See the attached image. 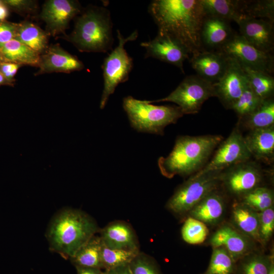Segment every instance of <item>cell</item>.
<instances>
[{"label":"cell","instance_id":"obj_1","mask_svg":"<svg viewBox=\"0 0 274 274\" xmlns=\"http://www.w3.org/2000/svg\"><path fill=\"white\" fill-rule=\"evenodd\" d=\"M149 12L158 32L178 42L190 56L204 50L200 29L205 14L199 0H154Z\"/></svg>","mask_w":274,"mask_h":274},{"label":"cell","instance_id":"obj_2","mask_svg":"<svg viewBox=\"0 0 274 274\" xmlns=\"http://www.w3.org/2000/svg\"><path fill=\"white\" fill-rule=\"evenodd\" d=\"M98 231L96 222L86 213L66 208L52 218L46 235L50 250L70 259Z\"/></svg>","mask_w":274,"mask_h":274},{"label":"cell","instance_id":"obj_3","mask_svg":"<svg viewBox=\"0 0 274 274\" xmlns=\"http://www.w3.org/2000/svg\"><path fill=\"white\" fill-rule=\"evenodd\" d=\"M222 140L220 135L178 136L169 154L158 159L161 174L172 178L176 175L186 176L198 172Z\"/></svg>","mask_w":274,"mask_h":274},{"label":"cell","instance_id":"obj_4","mask_svg":"<svg viewBox=\"0 0 274 274\" xmlns=\"http://www.w3.org/2000/svg\"><path fill=\"white\" fill-rule=\"evenodd\" d=\"M112 26L108 10L91 7L77 18L73 31L65 39L79 51L106 52L113 44Z\"/></svg>","mask_w":274,"mask_h":274},{"label":"cell","instance_id":"obj_5","mask_svg":"<svg viewBox=\"0 0 274 274\" xmlns=\"http://www.w3.org/2000/svg\"><path fill=\"white\" fill-rule=\"evenodd\" d=\"M123 107L134 129L159 135L163 134L166 126L176 123L184 115L178 106H156L131 96L124 98Z\"/></svg>","mask_w":274,"mask_h":274},{"label":"cell","instance_id":"obj_6","mask_svg":"<svg viewBox=\"0 0 274 274\" xmlns=\"http://www.w3.org/2000/svg\"><path fill=\"white\" fill-rule=\"evenodd\" d=\"M138 36L136 30L129 36L124 38L117 30L118 45L105 58L102 68L104 78V89L100 102V108L104 109L118 85L128 80L133 67L132 58L128 55L124 46L126 43L132 41Z\"/></svg>","mask_w":274,"mask_h":274},{"label":"cell","instance_id":"obj_7","mask_svg":"<svg viewBox=\"0 0 274 274\" xmlns=\"http://www.w3.org/2000/svg\"><path fill=\"white\" fill-rule=\"evenodd\" d=\"M220 172L192 176L180 186L168 200L166 207L174 214L182 216L189 212L216 188Z\"/></svg>","mask_w":274,"mask_h":274},{"label":"cell","instance_id":"obj_8","mask_svg":"<svg viewBox=\"0 0 274 274\" xmlns=\"http://www.w3.org/2000/svg\"><path fill=\"white\" fill-rule=\"evenodd\" d=\"M215 96L213 84L197 75L186 77L168 96L148 103L168 101L178 105L183 114L198 112L203 104L210 97Z\"/></svg>","mask_w":274,"mask_h":274},{"label":"cell","instance_id":"obj_9","mask_svg":"<svg viewBox=\"0 0 274 274\" xmlns=\"http://www.w3.org/2000/svg\"><path fill=\"white\" fill-rule=\"evenodd\" d=\"M251 157L244 136L237 128H234L228 137L221 142L211 161L193 177L220 172L223 169L247 161Z\"/></svg>","mask_w":274,"mask_h":274},{"label":"cell","instance_id":"obj_10","mask_svg":"<svg viewBox=\"0 0 274 274\" xmlns=\"http://www.w3.org/2000/svg\"><path fill=\"white\" fill-rule=\"evenodd\" d=\"M217 51L235 59L241 66L270 75L273 72L274 59L272 54L257 49L236 32Z\"/></svg>","mask_w":274,"mask_h":274},{"label":"cell","instance_id":"obj_11","mask_svg":"<svg viewBox=\"0 0 274 274\" xmlns=\"http://www.w3.org/2000/svg\"><path fill=\"white\" fill-rule=\"evenodd\" d=\"M81 12L77 1L48 0L43 6L40 17L45 23L46 32L54 37L64 33L71 20Z\"/></svg>","mask_w":274,"mask_h":274},{"label":"cell","instance_id":"obj_12","mask_svg":"<svg viewBox=\"0 0 274 274\" xmlns=\"http://www.w3.org/2000/svg\"><path fill=\"white\" fill-rule=\"evenodd\" d=\"M248 84L246 75L241 65L235 59L228 57L225 73L213 84L215 96L225 108L231 109Z\"/></svg>","mask_w":274,"mask_h":274},{"label":"cell","instance_id":"obj_13","mask_svg":"<svg viewBox=\"0 0 274 274\" xmlns=\"http://www.w3.org/2000/svg\"><path fill=\"white\" fill-rule=\"evenodd\" d=\"M140 45L146 51L145 57H152L171 64L184 73L183 63L190 58L186 49L180 43L167 35L157 33L156 37Z\"/></svg>","mask_w":274,"mask_h":274},{"label":"cell","instance_id":"obj_14","mask_svg":"<svg viewBox=\"0 0 274 274\" xmlns=\"http://www.w3.org/2000/svg\"><path fill=\"white\" fill-rule=\"evenodd\" d=\"M229 168L221 179L231 193L243 196L258 187L261 173L254 163L247 161Z\"/></svg>","mask_w":274,"mask_h":274},{"label":"cell","instance_id":"obj_15","mask_svg":"<svg viewBox=\"0 0 274 274\" xmlns=\"http://www.w3.org/2000/svg\"><path fill=\"white\" fill-rule=\"evenodd\" d=\"M39 70L36 76L52 73H69L84 68L83 62L77 57L64 50L58 44L48 46L40 55Z\"/></svg>","mask_w":274,"mask_h":274},{"label":"cell","instance_id":"obj_16","mask_svg":"<svg viewBox=\"0 0 274 274\" xmlns=\"http://www.w3.org/2000/svg\"><path fill=\"white\" fill-rule=\"evenodd\" d=\"M240 35L257 49L270 53L274 48L273 23L262 19L244 18L236 22Z\"/></svg>","mask_w":274,"mask_h":274},{"label":"cell","instance_id":"obj_17","mask_svg":"<svg viewBox=\"0 0 274 274\" xmlns=\"http://www.w3.org/2000/svg\"><path fill=\"white\" fill-rule=\"evenodd\" d=\"M190 62L197 76L213 84L223 75L228 57L219 51L202 50L192 54Z\"/></svg>","mask_w":274,"mask_h":274},{"label":"cell","instance_id":"obj_18","mask_svg":"<svg viewBox=\"0 0 274 274\" xmlns=\"http://www.w3.org/2000/svg\"><path fill=\"white\" fill-rule=\"evenodd\" d=\"M99 231L102 244L108 248L140 251L139 243L133 229L124 221H114Z\"/></svg>","mask_w":274,"mask_h":274},{"label":"cell","instance_id":"obj_19","mask_svg":"<svg viewBox=\"0 0 274 274\" xmlns=\"http://www.w3.org/2000/svg\"><path fill=\"white\" fill-rule=\"evenodd\" d=\"M251 238L228 225L219 228L211 237L214 248L223 247L234 261L248 254L252 250Z\"/></svg>","mask_w":274,"mask_h":274},{"label":"cell","instance_id":"obj_20","mask_svg":"<svg viewBox=\"0 0 274 274\" xmlns=\"http://www.w3.org/2000/svg\"><path fill=\"white\" fill-rule=\"evenodd\" d=\"M229 21L215 16L205 15L200 29L202 47L217 51L234 35Z\"/></svg>","mask_w":274,"mask_h":274},{"label":"cell","instance_id":"obj_21","mask_svg":"<svg viewBox=\"0 0 274 274\" xmlns=\"http://www.w3.org/2000/svg\"><path fill=\"white\" fill-rule=\"evenodd\" d=\"M244 139L251 156L267 163L273 160L274 125L251 130Z\"/></svg>","mask_w":274,"mask_h":274},{"label":"cell","instance_id":"obj_22","mask_svg":"<svg viewBox=\"0 0 274 274\" xmlns=\"http://www.w3.org/2000/svg\"><path fill=\"white\" fill-rule=\"evenodd\" d=\"M224 210L222 197L214 191L211 192L189 212L191 217L205 224L217 222L221 218Z\"/></svg>","mask_w":274,"mask_h":274},{"label":"cell","instance_id":"obj_23","mask_svg":"<svg viewBox=\"0 0 274 274\" xmlns=\"http://www.w3.org/2000/svg\"><path fill=\"white\" fill-rule=\"evenodd\" d=\"M102 243L99 236L93 235L70 259L75 267L104 269L101 260Z\"/></svg>","mask_w":274,"mask_h":274},{"label":"cell","instance_id":"obj_24","mask_svg":"<svg viewBox=\"0 0 274 274\" xmlns=\"http://www.w3.org/2000/svg\"><path fill=\"white\" fill-rule=\"evenodd\" d=\"M49 35L45 30L28 21L18 23L15 39L36 52L40 55L48 47Z\"/></svg>","mask_w":274,"mask_h":274},{"label":"cell","instance_id":"obj_25","mask_svg":"<svg viewBox=\"0 0 274 274\" xmlns=\"http://www.w3.org/2000/svg\"><path fill=\"white\" fill-rule=\"evenodd\" d=\"M5 60L20 65L38 67L40 55L19 41L14 39L0 45Z\"/></svg>","mask_w":274,"mask_h":274},{"label":"cell","instance_id":"obj_26","mask_svg":"<svg viewBox=\"0 0 274 274\" xmlns=\"http://www.w3.org/2000/svg\"><path fill=\"white\" fill-rule=\"evenodd\" d=\"M232 217L234 224L242 233L259 242V213L243 203L235 204Z\"/></svg>","mask_w":274,"mask_h":274},{"label":"cell","instance_id":"obj_27","mask_svg":"<svg viewBox=\"0 0 274 274\" xmlns=\"http://www.w3.org/2000/svg\"><path fill=\"white\" fill-rule=\"evenodd\" d=\"M238 15L237 20L244 18H257L267 20L273 23L274 1L239 0Z\"/></svg>","mask_w":274,"mask_h":274},{"label":"cell","instance_id":"obj_28","mask_svg":"<svg viewBox=\"0 0 274 274\" xmlns=\"http://www.w3.org/2000/svg\"><path fill=\"white\" fill-rule=\"evenodd\" d=\"M241 66L245 73L250 87L255 94L262 100L271 98L274 91V78L271 75Z\"/></svg>","mask_w":274,"mask_h":274},{"label":"cell","instance_id":"obj_29","mask_svg":"<svg viewBox=\"0 0 274 274\" xmlns=\"http://www.w3.org/2000/svg\"><path fill=\"white\" fill-rule=\"evenodd\" d=\"M205 15L236 22L239 17V0H199Z\"/></svg>","mask_w":274,"mask_h":274},{"label":"cell","instance_id":"obj_30","mask_svg":"<svg viewBox=\"0 0 274 274\" xmlns=\"http://www.w3.org/2000/svg\"><path fill=\"white\" fill-rule=\"evenodd\" d=\"M245 126L250 130L274 125V101L271 98L263 101L251 114L241 118Z\"/></svg>","mask_w":274,"mask_h":274},{"label":"cell","instance_id":"obj_31","mask_svg":"<svg viewBox=\"0 0 274 274\" xmlns=\"http://www.w3.org/2000/svg\"><path fill=\"white\" fill-rule=\"evenodd\" d=\"M242 196V203L258 213L273 206V192L265 187L258 186Z\"/></svg>","mask_w":274,"mask_h":274},{"label":"cell","instance_id":"obj_32","mask_svg":"<svg viewBox=\"0 0 274 274\" xmlns=\"http://www.w3.org/2000/svg\"><path fill=\"white\" fill-rule=\"evenodd\" d=\"M140 251L108 248L102 244L101 260L104 270L129 265Z\"/></svg>","mask_w":274,"mask_h":274},{"label":"cell","instance_id":"obj_33","mask_svg":"<svg viewBox=\"0 0 274 274\" xmlns=\"http://www.w3.org/2000/svg\"><path fill=\"white\" fill-rule=\"evenodd\" d=\"M181 233L183 240L186 243L192 245L199 244L206 240L209 229L205 223L189 217L182 226Z\"/></svg>","mask_w":274,"mask_h":274},{"label":"cell","instance_id":"obj_34","mask_svg":"<svg viewBox=\"0 0 274 274\" xmlns=\"http://www.w3.org/2000/svg\"><path fill=\"white\" fill-rule=\"evenodd\" d=\"M233 262L232 257L225 248H215L207 274H231Z\"/></svg>","mask_w":274,"mask_h":274},{"label":"cell","instance_id":"obj_35","mask_svg":"<svg viewBox=\"0 0 274 274\" xmlns=\"http://www.w3.org/2000/svg\"><path fill=\"white\" fill-rule=\"evenodd\" d=\"M263 100L255 94L248 83L231 109L234 110L241 119L254 112L259 107Z\"/></svg>","mask_w":274,"mask_h":274},{"label":"cell","instance_id":"obj_36","mask_svg":"<svg viewBox=\"0 0 274 274\" xmlns=\"http://www.w3.org/2000/svg\"><path fill=\"white\" fill-rule=\"evenodd\" d=\"M129 267L132 274H160L154 260L141 252L129 263Z\"/></svg>","mask_w":274,"mask_h":274},{"label":"cell","instance_id":"obj_37","mask_svg":"<svg viewBox=\"0 0 274 274\" xmlns=\"http://www.w3.org/2000/svg\"><path fill=\"white\" fill-rule=\"evenodd\" d=\"M272 259L256 255L245 261L241 269V274H268Z\"/></svg>","mask_w":274,"mask_h":274},{"label":"cell","instance_id":"obj_38","mask_svg":"<svg viewBox=\"0 0 274 274\" xmlns=\"http://www.w3.org/2000/svg\"><path fill=\"white\" fill-rule=\"evenodd\" d=\"M274 230V210L273 206L259 213V242L267 243Z\"/></svg>","mask_w":274,"mask_h":274},{"label":"cell","instance_id":"obj_39","mask_svg":"<svg viewBox=\"0 0 274 274\" xmlns=\"http://www.w3.org/2000/svg\"><path fill=\"white\" fill-rule=\"evenodd\" d=\"M3 4L10 10L24 15L34 13L37 8V2L29 0H3Z\"/></svg>","mask_w":274,"mask_h":274},{"label":"cell","instance_id":"obj_40","mask_svg":"<svg viewBox=\"0 0 274 274\" xmlns=\"http://www.w3.org/2000/svg\"><path fill=\"white\" fill-rule=\"evenodd\" d=\"M18 23L0 21V45L15 39Z\"/></svg>","mask_w":274,"mask_h":274},{"label":"cell","instance_id":"obj_41","mask_svg":"<svg viewBox=\"0 0 274 274\" xmlns=\"http://www.w3.org/2000/svg\"><path fill=\"white\" fill-rule=\"evenodd\" d=\"M22 66L14 62H4L0 63V72L7 79L15 84V76Z\"/></svg>","mask_w":274,"mask_h":274},{"label":"cell","instance_id":"obj_42","mask_svg":"<svg viewBox=\"0 0 274 274\" xmlns=\"http://www.w3.org/2000/svg\"><path fill=\"white\" fill-rule=\"evenodd\" d=\"M77 274H105V270L94 267H75Z\"/></svg>","mask_w":274,"mask_h":274},{"label":"cell","instance_id":"obj_43","mask_svg":"<svg viewBox=\"0 0 274 274\" xmlns=\"http://www.w3.org/2000/svg\"><path fill=\"white\" fill-rule=\"evenodd\" d=\"M105 270V274H132L129 265H123Z\"/></svg>","mask_w":274,"mask_h":274},{"label":"cell","instance_id":"obj_44","mask_svg":"<svg viewBox=\"0 0 274 274\" xmlns=\"http://www.w3.org/2000/svg\"><path fill=\"white\" fill-rule=\"evenodd\" d=\"M8 15L9 9L2 1H0V21L5 20Z\"/></svg>","mask_w":274,"mask_h":274},{"label":"cell","instance_id":"obj_45","mask_svg":"<svg viewBox=\"0 0 274 274\" xmlns=\"http://www.w3.org/2000/svg\"><path fill=\"white\" fill-rule=\"evenodd\" d=\"M14 83L7 79L0 72V86L3 85L14 86Z\"/></svg>","mask_w":274,"mask_h":274},{"label":"cell","instance_id":"obj_46","mask_svg":"<svg viewBox=\"0 0 274 274\" xmlns=\"http://www.w3.org/2000/svg\"><path fill=\"white\" fill-rule=\"evenodd\" d=\"M268 274H274V266L273 260H271L269 271Z\"/></svg>","mask_w":274,"mask_h":274},{"label":"cell","instance_id":"obj_47","mask_svg":"<svg viewBox=\"0 0 274 274\" xmlns=\"http://www.w3.org/2000/svg\"><path fill=\"white\" fill-rule=\"evenodd\" d=\"M7 62L6 61L4 58L3 57L2 54H1V52H0V63H2V62Z\"/></svg>","mask_w":274,"mask_h":274}]
</instances>
